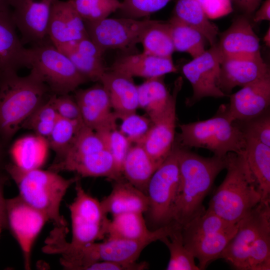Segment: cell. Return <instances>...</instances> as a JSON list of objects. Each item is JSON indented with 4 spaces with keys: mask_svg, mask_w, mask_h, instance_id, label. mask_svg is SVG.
Masks as SVG:
<instances>
[{
    "mask_svg": "<svg viewBox=\"0 0 270 270\" xmlns=\"http://www.w3.org/2000/svg\"><path fill=\"white\" fill-rule=\"evenodd\" d=\"M228 112L233 121H244L255 118L270 109V75L242 88L230 94Z\"/></svg>",
    "mask_w": 270,
    "mask_h": 270,
    "instance_id": "18",
    "label": "cell"
},
{
    "mask_svg": "<svg viewBox=\"0 0 270 270\" xmlns=\"http://www.w3.org/2000/svg\"><path fill=\"white\" fill-rule=\"evenodd\" d=\"M264 42L267 46H270V28H268L264 37Z\"/></svg>",
    "mask_w": 270,
    "mask_h": 270,
    "instance_id": "54",
    "label": "cell"
},
{
    "mask_svg": "<svg viewBox=\"0 0 270 270\" xmlns=\"http://www.w3.org/2000/svg\"><path fill=\"white\" fill-rule=\"evenodd\" d=\"M270 230V202H261L238 223L236 232L220 256L232 268L246 270L248 252L256 240Z\"/></svg>",
    "mask_w": 270,
    "mask_h": 270,
    "instance_id": "11",
    "label": "cell"
},
{
    "mask_svg": "<svg viewBox=\"0 0 270 270\" xmlns=\"http://www.w3.org/2000/svg\"><path fill=\"white\" fill-rule=\"evenodd\" d=\"M84 22L98 21L119 10V0H69Z\"/></svg>",
    "mask_w": 270,
    "mask_h": 270,
    "instance_id": "40",
    "label": "cell"
},
{
    "mask_svg": "<svg viewBox=\"0 0 270 270\" xmlns=\"http://www.w3.org/2000/svg\"><path fill=\"white\" fill-rule=\"evenodd\" d=\"M48 170L74 172L80 177H105L116 180L112 157L104 148L102 150L82 154H68L54 160Z\"/></svg>",
    "mask_w": 270,
    "mask_h": 270,
    "instance_id": "19",
    "label": "cell"
},
{
    "mask_svg": "<svg viewBox=\"0 0 270 270\" xmlns=\"http://www.w3.org/2000/svg\"><path fill=\"white\" fill-rule=\"evenodd\" d=\"M104 148H106L104 142L100 136L84 124L80 128L71 147L64 155L87 154Z\"/></svg>",
    "mask_w": 270,
    "mask_h": 270,
    "instance_id": "45",
    "label": "cell"
},
{
    "mask_svg": "<svg viewBox=\"0 0 270 270\" xmlns=\"http://www.w3.org/2000/svg\"><path fill=\"white\" fill-rule=\"evenodd\" d=\"M207 209L181 228L183 240H192L210 233L231 230L236 227Z\"/></svg>",
    "mask_w": 270,
    "mask_h": 270,
    "instance_id": "37",
    "label": "cell"
},
{
    "mask_svg": "<svg viewBox=\"0 0 270 270\" xmlns=\"http://www.w3.org/2000/svg\"><path fill=\"white\" fill-rule=\"evenodd\" d=\"M99 82L107 92L112 110L118 119L136 112L139 108L138 86L133 78L106 70Z\"/></svg>",
    "mask_w": 270,
    "mask_h": 270,
    "instance_id": "23",
    "label": "cell"
},
{
    "mask_svg": "<svg viewBox=\"0 0 270 270\" xmlns=\"http://www.w3.org/2000/svg\"><path fill=\"white\" fill-rule=\"evenodd\" d=\"M54 1L9 0L12 18L24 45L33 46L52 42L48 35V28Z\"/></svg>",
    "mask_w": 270,
    "mask_h": 270,
    "instance_id": "14",
    "label": "cell"
},
{
    "mask_svg": "<svg viewBox=\"0 0 270 270\" xmlns=\"http://www.w3.org/2000/svg\"><path fill=\"white\" fill-rule=\"evenodd\" d=\"M6 171L18 188V196L28 205L44 214L56 227L67 228L60 214V206L69 188L80 178L78 176L66 178L58 172L39 168H24L12 162Z\"/></svg>",
    "mask_w": 270,
    "mask_h": 270,
    "instance_id": "3",
    "label": "cell"
},
{
    "mask_svg": "<svg viewBox=\"0 0 270 270\" xmlns=\"http://www.w3.org/2000/svg\"><path fill=\"white\" fill-rule=\"evenodd\" d=\"M183 84L182 77L175 81L170 100L164 112L152 122L143 142L151 158L160 166L172 151L176 139V104L178 92Z\"/></svg>",
    "mask_w": 270,
    "mask_h": 270,
    "instance_id": "15",
    "label": "cell"
},
{
    "mask_svg": "<svg viewBox=\"0 0 270 270\" xmlns=\"http://www.w3.org/2000/svg\"><path fill=\"white\" fill-rule=\"evenodd\" d=\"M172 229L171 224L150 230L146 225L143 214L125 212L112 216L107 226L106 238L142 240L154 238L156 240L168 236Z\"/></svg>",
    "mask_w": 270,
    "mask_h": 270,
    "instance_id": "25",
    "label": "cell"
},
{
    "mask_svg": "<svg viewBox=\"0 0 270 270\" xmlns=\"http://www.w3.org/2000/svg\"><path fill=\"white\" fill-rule=\"evenodd\" d=\"M237 228L238 226L231 230L183 240L186 247L198 260L200 270H204L212 261L220 258V254L236 232Z\"/></svg>",
    "mask_w": 270,
    "mask_h": 270,
    "instance_id": "30",
    "label": "cell"
},
{
    "mask_svg": "<svg viewBox=\"0 0 270 270\" xmlns=\"http://www.w3.org/2000/svg\"><path fill=\"white\" fill-rule=\"evenodd\" d=\"M164 76L148 78L137 86L139 108L146 112L152 122L164 112L172 96Z\"/></svg>",
    "mask_w": 270,
    "mask_h": 270,
    "instance_id": "31",
    "label": "cell"
},
{
    "mask_svg": "<svg viewBox=\"0 0 270 270\" xmlns=\"http://www.w3.org/2000/svg\"><path fill=\"white\" fill-rule=\"evenodd\" d=\"M170 0H122L119 10L126 18L147 16L164 8Z\"/></svg>",
    "mask_w": 270,
    "mask_h": 270,
    "instance_id": "46",
    "label": "cell"
},
{
    "mask_svg": "<svg viewBox=\"0 0 270 270\" xmlns=\"http://www.w3.org/2000/svg\"><path fill=\"white\" fill-rule=\"evenodd\" d=\"M155 20L107 18L84 22L89 38L104 53L109 49H124L140 42L144 33Z\"/></svg>",
    "mask_w": 270,
    "mask_h": 270,
    "instance_id": "10",
    "label": "cell"
},
{
    "mask_svg": "<svg viewBox=\"0 0 270 270\" xmlns=\"http://www.w3.org/2000/svg\"><path fill=\"white\" fill-rule=\"evenodd\" d=\"M8 228L7 220L0 218V235L4 229Z\"/></svg>",
    "mask_w": 270,
    "mask_h": 270,
    "instance_id": "56",
    "label": "cell"
},
{
    "mask_svg": "<svg viewBox=\"0 0 270 270\" xmlns=\"http://www.w3.org/2000/svg\"><path fill=\"white\" fill-rule=\"evenodd\" d=\"M176 142L180 182L170 224L181 229L206 210L203 202L217 176L226 168V156L204 157Z\"/></svg>",
    "mask_w": 270,
    "mask_h": 270,
    "instance_id": "1",
    "label": "cell"
},
{
    "mask_svg": "<svg viewBox=\"0 0 270 270\" xmlns=\"http://www.w3.org/2000/svg\"><path fill=\"white\" fill-rule=\"evenodd\" d=\"M113 182L110 193L100 201L106 214L114 216L125 212H146L148 200L146 194L124 178Z\"/></svg>",
    "mask_w": 270,
    "mask_h": 270,
    "instance_id": "26",
    "label": "cell"
},
{
    "mask_svg": "<svg viewBox=\"0 0 270 270\" xmlns=\"http://www.w3.org/2000/svg\"><path fill=\"white\" fill-rule=\"evenodd\" d=\"M1 72H2V71L0 70V76Z\"/></svg>",
    "mask_w": 270,
    "mask_h": 270,
    "instance_id": "57",
    "label": "cell"
},
{
    "mask_svg": "<svg viewBox=\"0 0 270 270\" xmlns=\"http://www.w3.org/2000/svg\"><path fill=\"white\" fill-rule=\"evenodd\" d=\"M270 20V0H265L254 14L253 21L254 22Z\"/></svg>",
    "mask_w": 270,
    "mask_h": 270,
    "instance_id": "50",
    "label": "cell"
},
{
    "mask_svg": "<svg viewBox=\"0 0 270 270\" xmlns=\"http://www.w3.org/2000/svg\"><path fill=\"white\" fill-rule=\"evenodd\" d=\"M168 22L174 51L186 52L194 58L206 50V40L198 30L174 16Z\"/></svg>",
    "mask_w": 270,
    "mask_h": 270,
    "instance_id": "34",
    "label": "cell"
},
{
    "mask_svg": "<svg viewBox=\"0 0 270 270\" xmlns=\"http://www.w3.org/2000/svg\"><path fill=\"white\" fill-rule=\"evenodd\" d=\"M159 166L141 144H132L122 166V176L128 182L146 194L148 182Z\"/></svg>",
    "mask_w": 270,
    "mask_h": 270,
    "instance_id": "29",
    "label": "cell"
},
{
    "mask_svg": "<svg viewBox=\"0 0 270 270\" xmlns=\"http://www.w3.org/2000/svg\"><path fill=\"white\" fill-rule=\"evenodd\" d=\"M172 225L170 234L160 240L170 252V258L166 270H200L196 264L195 258L184 244L181 229Z\"/></svg>",
    "mask_w": 270,
    "mask_h": 270,
    "instance_id": "36",
    "label": "cell"
},
{
    "mask_svg": "<svg viewBox=\"0 0 270 270\" xmlns=\"http://www.w3.org/2000/svg\"><path fill=\"white\" fill-rule=\"evenodd\" d=\"M9 0H0V11L9 8Z\"/></svg>",
    "mask_w": 270,
    "mask_h": 270,
    "instance_id": "55",
    "label": "cell"
},
{
    "mask_svg": "<svg viewBox=\"0 0 270 270\" xmlns=\"http://www.w3.org/2000/svg\"><path fill=\"white\" fill-rule=\"evenodd\" d=\"M140 42L143 52L147 54L172 58L174 52L168 22L156 20L145 32Z\"/></svg>",
    "mask_w": 270,
    "mask_h": 270,
    "instance_id": "35",
    "label": "cell"
},
{
    "mask_svg": "<svg viewBox=\"0 0 270 270\" xmlns=\"http://www.w3.org/2000/svg\"><path fill=\"white\" fill-rule=\"evenodd\" d=\"M270 270V230L262 234L250 248L246 270Z\"/></svg>",
    "mask_w": 270,
    "mask_h": 270,
    "instance_id": "44",
    "label": "cell"
},
{
    "mask_svg": "<svg viewBox=\"0 0 270 270\" xmlns=\"http://www.w3.org/2000/svg\"><path fill=\"white\" fill-rule=\"evenodd\" d=\"M180 132L176 140L182 146L208 150L214 156L230 152L242 153L246 140L238 124L229 116L228 106H220L211 118L179 125Z\"/></svg>",
    "mask_w": 270,
    "mask_h": 270,
    "instance_id": "5",
    "label": "cell"
},
{
    "mask_svg": "<svg viewBox=\"0 0 270 270\" xmlns=\"http://www.w3.org/2000/svg\"><path fill=\"white\" fill-rule=\"evenodd\" d=\"M222 58L262 56L260 40L248 20L240 16L220 35L216 43Z\"/></svg>",
    "mask_w": 270,
    "mask_h": 270,
    "instance_id": "21",
    "label": "cell"
},
{
    "mask_svg": "<svg viewBox=\"0 0 270 270\" xmlns=\"http://www.w3.org/2000/svg\"><path fill=\"white\" fill-rule=\"evenodd\" d=\"M156 241L154 238L128 240L106 238L80 246L71 245L66 239L59 242L56 252L60 263L65 270H84L91 264L100 261L134 262L148 245Z\"/></svg>",
    "mask_w": 270,
    "mask_h": 270,
    "instance_id": "6",
    "label": "cell"
},
{
    "mask_svg": "<svg viewBox=\"0 0 270 270\" xmlns=\"http://www.w3.org/2000/svg\"><path fill=\"white\" fill-rule=\"evenodd\" d=\"M180 182L176 140L169 155L152 176L147 187L148 206L146 213L152 230L169 225Z\"/></svg>",
    "mask_w": 270,
    "mask_h": 270,
    "instance_id": "7",
    "label": "cell"
},
{
    "mask_svg": "<svg viewBox=\"0 0 270 270\" xmlns=\"http://www.w3.org/2000/svg\"><path fill=\"white\" fill-rule=\"evenodd\" d=\"M6 212L8 228L21 249L24 268L30 270L34 242L48 220L44 214L28 205L18 196L6 199Z\"/></svg>",
    "mask_w": 270,
    "mask_h": 270,
    "instance_id": "12",
    "label": "cell"
},
{
    "mask_svg": "<svg viewBox=\"0 0 270 270\" xmlns=\"http://www.w3.org/2000/svg\"><path fill=\"white\" fill-rule=\"evenodd\" d=\"M52 94L33 68L24 76L16 72H2L0 136L8 144L26 119Z\"/></svg>",
    "mask_w": 270,
    "mask_h": 270,
    "instance_id": "2",
    "label": "cell"
},
{
    "mask_svg": "<svg viewBox=\"0 0 270 270\" xmlns=\"http://www.w3.org/2000/svg\"><path fill=\"white\" fill-rule=\"evenodd\" d=\"M9 176L0 178V218L7 220L6 212V198L4 196V186L8 182ZM8 222V221H7Z\"/></svg>",
    "mask_w": 270,
    "mask_h": 270,
    "instance_id": "52",
    "label": "cell"
},
{
    "mask_svg": "<svg viewBox=\"0 0 270 270\" xmlns=\"http://www.w3.org/2000/svg\"><path fill=\"white\" fill-rule=\"evenodd\" d=\"M221 60L216 44L184 65L182 72L192 88V96L186 99L188 106H192L206 97L220 98L227 96L218 86Z\"/></svg>",
    "mask_w": 270,
    "mask_h": 270,
    "instance_id": "13",
    "label": "cell"
},
{
    "mask_svg": "<svg viewBox=\"0 0 270 270\" xmlns=\"http://www.w3.org/2000/svg\"><path fill=\"white\" fill-rule=\"evenodd\" d=\"M74 92L73 96L85 126L96 132L117 128L118 118L112 110L108 92L100 83Z\"/></svg>",
    "mask_w": 270,
    "mask_h": 270,
    "instance_id": "16",
    "label": "cell"
},
{
    "mask_svg": "<svg viewBox=\"0 0 270 270\" xmlns=\"http://www.w3.org/2000/svg\"><path fill=\"white\" fill-rule=\"evenodd\" d=\"M8 146L0 136V178L8 176L6 171Z\"/></svg>",
    "mask_w": 270,
    "mask_h": 270,
    "instance_id": "51",
    "label": "cell"
},
{
    "mask_svg": "<svg viewBox=\"0 0 270 270\" xmlns=\"http://www.w3.org/2000/svg\"><path fill=\"white\" fill-rule=\"evenodd\" d=\"M83 123L58 118L46 140L56 154L54 160L62 157L71 147Z\"/></svg>",
    "mask_w": 270,
    "mask_h": 270,
    "instance_id": "38",
    "label": "cell"
},
{
    "mask_svg": "<svg viewBox=\"0 0 270 270\" xmlns=\"http://www.w3.org/2000/svg\"><path fill=\"white\" fill-rule=\"evenodd\" d=\"M110 70L132 78L138 76L146 79L178 72L172 58L158 56L143 52L118 58Z\"/></svg>",
    "mask_w": 270,
    "mask_h": 270,
    "instance_id": "24",
    "label": "cell"
},
{
    "mask_svg": "<svg viewBox=\"0 0 270 270\" xmlns=\"http://www.w3.org/2000/svg\"><path fill=\"white\" fill-rule=\"evenodd\" d=\"M10 8L0 11V70L16 72L30 68L28 48L16 33Z\"/></svg>",
    "mask_w": 270,
    "mask_h": 270,
    "instance_id": "22",
    "label": "cell"
},
{
    "mask_svg": "<svg viewBox=\"0 0 270 270\" xmlns=\"http://www.w3.org/2000/svg\"><path fill=\"white\" fill-rule=\"evenodd\" d=\"M54 94L42 103L26 119L22 128L33 131L35 134L47 140L58 118L54 104Z\"/></svg>",
    "mask_w": 270,
    "mask_h": 270,
    "instance_id": "39",
    "label": "cell"
},
{
    "mask_svg": "<svg viewBox=\"0 0 270 270\" xmlns=\"http://www.w3.org/2000/svg\"><path fill=\"white\" fill-rule=\"evenodd\" d=\"M48 35L59 50L72 42L88 38L84 21L69 0H54Z\"/></svg>",
    "mask_w": 270,
    "mask_h": 270,
    "instance_id": "17",
    "label": "cell"
},
{
    "mask_svg": "<svg viewBox=\"0 0 270 270\" xmlns=\"http://www.w3.org/2000/svg\"><path fill=\"white\" fill-rule=\"evenodd\" d=\"M245 138L256 139L270 146V109L262 114L244 121H235Z\"/></svg>",
    "mask_w": 270,
    "mask_h": 270,
    "instance_id": "43",
    "label": "cell"
},
{
    "mask_svg": "<svg viewBox=\"0 0 270 270\" xmlns=\"http://www.w3.org/2000/svg\"><path fill=\"white\" fill-rule=\"evenodd\" d=\"M268 75L269 66L262 56L223 58L220 65L218 86L228 96L235 87L242 88Z\"/></svg>",
    "mask_w": 270,
    "mask_h": 270,
    "instance_id": "20",
    "label": "cell"
},
{
    "mask_svg": "<svg viewBox=\"0 0 270 270\" xmlns=\"http://www.w3.org/2000/svg\"><path fill=\"white\" fill-rule=\"evenodd\" d=\"M226 174L209 202L207 210L236 224L262 202L251 174L245 150L226 155Z\"/></svg>",
    "mask_w": 270,
    "mask_h": 270,
    "instance_id": "4",
    "label": "cell"
},
{
    "mask_svg": "<svg viewBox=\"0 0 270 270\" xmlns=\"http://www.w3.org/2000/svg\"><path fill=\"white\" fill-rule=\"evenodd\" d=\"M60 51L68 56L88 81L100 82L106 70L102 57L104 53L89 37L72 42Z\"/></svg>",
    "mask_w": 270,
    "mask_h": 270,
    "instance_id": "27",
    "label": "cell"
},
{
    "mask_svg": "<svg viewBox=\"0 0 270 270\" xmlns=\"http://www.w3.org/2000/svg\"><path fill=\"white\" fill-rule=\"evenodd\" d=\"M245 138L246 160L262 202H270V146L256 139Z\"/></svg>",
    "mask_w": 270,
    "mask_h": 270,
    "instance_id": "28",
    "label": "cell"
},
{
    "mask_svg": "<svg viewBox=\"0 0 270 270\" xmlns=\"http://www.w3.org/2000/svg\"><path fill=\"white\" fill-rule=\"evenodd\" d=\"M48 142L45 138L34 134L16 140L8 150L12 162L24 168H39L44 160Z\"/></svg>",
    "mask_w": 270,
    "mask_h": 270,
    "instance_id": "32",
    "label": "cell"
},
{
    "mask_svg": "<svg viewBox=\"0 0 270 270\" xmlns=\"http://www.w3.org/2000/svg\"><path fill=\"white\" fill-rule=\"evenodd\" d=\"M147 262H120L110 261L96 262L86 266L84 270H144L148 268Z\"/></svg>",
    "mask_w": 270,
    "mask_h": 270,
    "instance_id": "49",
    "label": "cell"
},
{
    "mask_svg": "<svg viewBox=\"0 0 270 270\" xmlns=\"http://www.w3.org/2000/svg\"><path fill=\"white\" fill-rule=\"evenodd\" d=\"M54 104L59 117L83 123L79 106L70 94H55Z\"/></svg>",
    "mask_w": 270,
    "mask_h": 270,
    "instance_id": "47",
    "label": "cell"
},
{
    "mask_svg": "<svg viewBox=\"0 0 270 270\" xmlns=\"http://www.w3.org/2000/svg\"><path fill=\"white\" fill-rule=\"evenodd\" d=\"M238 5L246 14H252L262 0H234Z\"/></svg>",
    "mask_w": 270,
    "mask_h": 270,
    "instance_id": "53",
    "label": "cell"
},
{
    "mask_svg": "<svg viewBox=\"0 0 270 270\" xmlns=\"http://www.w3.org/2000/svg\"><path fill=\"white\" fill-rule=\"evenodd\" d=\"M122 124L119 130L129 140L132 144H142L152 122L147 116L132 113L120 118Z\"/></svg>",
    "mask_w": 270,
    "mask_h": 270,
    "instance_id": "42",
    "label": "cell"
},
{
    "mask_svg": "<svg viewBox=\"0 0 270 270\" xmlns=\"http://www.w3.org/2000/svg\"><path fill=\"white\" fill-rule=\"evenodd\" d=\"M80 179L75 182L76 197L68 206L72 223V238L69 243L74 246L104 238L110 220L100 201L86 192Z\"/></svg>",
    "mask_w": 270,
    "mask_h": 270,
    "instance_id": "9",
    "label": "cell"
},
{
    "mask_svg": "<svg viewBox=\"0 0 270 270\" xmlns=\"http://www.w3.org/2000/svg\"><path fill=\"white\" fill-rule=\"evenodd\" d=\"M173 16L200 32L211 46L216 44L218 29L196 0H178Z\"/></svg>",
    "mask_w": 270,
    "mask_h": 270,
    "instance_id": "33",
    "label": "cell"
},
{
    "mask_svg": "<svg viewBox=\"0 0 270 270\" xmlns=\"http://www.w3.org/2000/svg\"><path fill=\"white\" fill-rule=\"evenodd\" d=\"M28 59L30 68L36 71L53 94H70L88 81L52 42L28 48Z\"/></svg>",
    "mask_w": 270,
    "mask_h": 270,
    "instance_id": "8",
    "label": "cell"
},
{
    "mask_svg": "<svg viewBox=\"0 0 270 270\" xmlns=\"http://www.w3.org/2000/svg\"><path fill=\"white\" fill-rule=\"evenodd\" d=\"M96 132L101 138L106 148L110 152L112 157L117 180L123 178L122 172L123 163L132 144L117 128Z\"/></svg>",
    "mask_w": 270,
    "mask_h": 270,
    "instance_id": "41",
    "label": "cell"
},
{
    "mask_svg": "<svg viewBox=\"0 0 270 270\" xmlns=\"http://www.w3.org/2000/svg\"><path fill=\"white\" fill-rule=\"evenodd\" d=\"M209 19H216L232 11L231 0H196Z\"/></svg>",
    "mask_w": 270,
    "mask_h": 270,
    "instance_id": "48",
    "label": "cell"
}]
</instances>
